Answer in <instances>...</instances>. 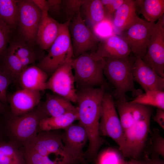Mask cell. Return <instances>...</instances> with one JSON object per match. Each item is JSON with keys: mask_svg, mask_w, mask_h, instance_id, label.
<instances>
[{"mask_svg": "<svg viewBox=\"0 0 164 164\" xmlns=\"http://www.w3.org/2000/svg\"><path fill=\"white\" fill-rule=\"evenodd\" d=\"M154 121L163 130L164 129V110L157 108L155 115L153 117Z\"/></svg>", "mask_w": 164, "mask_h": 164, "instance_id": "cell-38", "label": "cell"}, {"mask_svg": "<svg viewBox=\"0 0 164 164\" xmlns=\"http://www.w3.org/2000/svg\"><path fill=\"white\" fill-rule=\"evenodd\" d=\"M69 29L73 58L96 50L100 40L85 23L80 12L70 21Z\"/></svg>", "mask_w": 164, "mask_h": 164, "instance_id": "cell-10", "label": "cell"}, {"mask_svg": "<svg viewBox=\"0 0 164 164\" xmlns=\"http://www.w3.org/2000/svg\"><path fill=\"white\" fill-rule=\"evenodd\" d=\"M2 67L10 77L13 82H18L19 77L25 68L19 59L9 48L6 50Z\"/></svg>", "mask_w": 164, "mask_h": 164, "instance_id": "cell-27", "label": "cell"}, {"mask_svg": "<svg viewBox=\"0 0 164 164\" xmlns=\"http://www.w3.org/2000/svg\"><path fill=\"white\" fill-rule=\"evenodd\" d=\"M133 74L134 81L140 85L145 92L152 90L164 91V78L138 57H135Z\"/></svg>", "mask_w": 164, "mask_h": 164, "instance_id": "cell-16", "label": "cell"}, {"mask_svg": "<svg viewBox=\"0 0 164 164\" xmlns=\"http://www.w3.org/2000/svg\"><path fill=\"white\" fill-rule=\"evenodd\" d=\"M155 24L137 16L121 32L120 36L127 43L134 57H144Z\"/></svg>", "mask_w": 164, "mask_h": 164, "instance_id": "cell-9", "label": "cell"}, {"mask_svg": "<svg viewBox=\"0 0 164 164\" xmlns=\"http://www.w3.org/2000/svg\"><path fill=\"white\" fill-rule=\"evenodd\" d=\"M24 41H15L10 45L9 48L19 59L26 57H35L37 56L34 51Z\"/></svg>", "mask_w": 164, "mask_h": 164, "instance_id": "cell-31", "label": "cell"}, {"mask_svg": "<svg viewBox=\"0 0 164 164\" xmlns=\"http://www.w3.org/2000/svg\"><path fill=\"white\" fill-rule=\"evenodd\" d=\"M5 110V107L3 103L0 100V114L3 113Z\"/></svg>", "mask_w": 164, "mask_h": 164, "instance_id": "cell-42", "label": "cell"}, {"mask_svg": "<svg viewBox=\"0 0 164 164\" xmlns=\"http://www.w3.org/2000/svg\"><path fill=\"white\" fill-rule=\"evenodd\" d=\"M78 119L77 110L56 116L45 118L42 119L40 123L39 132L64 130Z\"/></svg>", "mask_w": 164, "mask_h": 164, "instance_id": "cell-23", "label": "cell"}, {"mask_svg": "<svg viewBox=\"0 0 164 164\" xmlns=\"http://www.w3.org/2000/svg\"><path fill=\"white\" fill-rule=\"evenodd\" d=\"M130 101L164 110V91L158 90L148 91L138 95Z\"/></svg>", "mask_w": 164, "mask_h": 164, "instance_id": "cell-28", "label": "cell"}, {"mask_svg": "<svg viewBox=\"0 0 164 164\" xmlns=\"http://www.w3.org/2000/svg\"><path fill=\"white\" fill-rule=\"evenodd\" d=\"M83 1L80 0L62 1V9L67 16V20L70 21L80 12Z\"/></svg>", "mask_w": 164, "mask_h": 164, "instance_id": "cell-32", "label": "cell"}, {"mask_svg": "<svg viewBox=\"0 0 164 164\" xmlns=\"http://www.w3.org/2000/svg\"><path fill=\"white\" fill-rule=\"evenodd\" d=\"M125 158L119 149L109 148L97 155L94 162L95 164H124Z\"/></svg>", "mask_w": 164, "mask_h": 164, "instance_id": "cell-29", "label": "cell"}, {"mask_svg": "<svg viewBox=\"0 0 164 164\" xmlns=\"http://www.w3.org/2000/svg\"><path fill=\"white\" fill-rule=\"evenodd\" d=\"M58 130L39 132L34 139L23 148L33 151L42 155L62 158L72 164H81L66 150L62 141V132Z\"/></svg>", "mask_w": 164, "mask_h": 164, "instance_id": "cell-8", "label": "cell"}, {"mask_svg": "<svg viewBox=\"0 0 164 164\" xmlns=\"http://www.w3.org/2000/svg\"><path fill=\"white\" fill-rule=\"evenodd\" d=\"M33 2L40 10L42 12H48V7L47 0H32Z\"/></svg>", "mask_w": 164, "mask_h": 164, "instance_id": "cell-39", "label": "cell"}, {"mask_svg": "<svg viewBox=\"0 0 164 164\" xmlns=\"http://www.w3.org/2000/svg\"><path fill=\"white\" fill-rule=\"evenodd\" d=\"M151 158L145 157V158L138 159H131L129 161L125 162L124 164H150Z\"/></svg>", "mask_w": 164, "mask_h": 164, "instance_id": "cell-40", "label": "cell"}, {"mask_svg": "<svg viewBox=\"0 0 164 164\" xmlns=\"http://www.w3.org/2000/svg\"><path fill=\"white\" fill-rule=\"evenodd\" d=\"M143 61L164 78V15L155 23Z\"/></svg>", "mask_w": 164, "mask_h": 164, "instance_id": "cell-12", "label": "cell"}, {"mask_svg": "<svg viewBox=\"0 0 164 164\" xmlns=\"http://www.w3.org/2000/svg\"><path fill=\"white\" fill-rule=\"evenodd\" d=\"M159 156L154 154L151 157V160L150 164H164V160L159 158Z\"/></svg>", "mask_w": 164, "mask_h": 164, "instance_id": "cell-41", "label": "cell"}, {"mask_svg": "<svg viewBox=\"0 0 164 164\" xmlns=\"http://www.w3.org/2000/svg\"><path fill=\"white\" fill-rule=\"evenodd\" d=\"M0 164H25L22 148L0 141Z\"/></svg>", "mask_w": 164, "mask_h": 164, "instance_id": "cell-25", "label": "cell"}, {"mask_svg": "<svg viewBox=\"0 0 164 164\" xmlns=\"http://www.w3.org/2000/svg\"><path fill=\"white\" fill-rule=\"evenodd\" d=\"M44 114L47 117L59 116L69 112L77 111V108L71 102L56 94L47 93L45 101L39 104Z\"/></svg>", "mask_w": 164, "mask_h": 164, "instance_id": "cell-20", "label": "cell"}, {"mask_svg": "<svg viewBox=\"0 0 164 164\" xmlns=\"http://www.w3.org/2000/svg\"><path fill=\"white\" fill-rule=\"evenodd\" d=\"M158 131H154L152 135V151L154 154L164 157V138Z\"/></svg>", "mask_w": 164, "mask_h": 164, "instance_id": "cell-35", "label": "cell"}, {"mask_svg": "<svg viewBox=\"0 0 164 164\" xmlns=\"http://www.w3.org/2000/svg\"><path fill=\"white\" fill-rule=\"evenodd\" d=\"M135 0H125L124 3L115 12L112 20L114 29L122 32L137 16Z\"/></svg>", "mask_w": 164, "mask_h": 164, "instance_id": "cell-21", "label": "cell"}, {"mask_svg": "<svg viewBox=\"0 0 164 164\" xmlns=\"http://www.w3.org/2000/svg\"><path fill=\"white\" fill-rule=\"evenodd\" d=\"M70 22L60 23L59 32L50 46L47 55L39 63L37 67L51 76L59 68L72 60L73 55L69 29Z\"/></svg>", "mask_w": 164, "mask_h": 164, "instance_id": "cell-6", "label": "cell"}, {"mask_svg": "<svg viewBox=\"0 0 164 164\" xmlns=\"http://www.w3.org/2000/svg\"><path fill=\"white\" fill-rule=\"evenodd\" d=\"M48 10V13L56 15H59L62 9V1L60 0H47Z\"/></svg>", "mask_w": 164, "mask_h": 164, "instance_id": "cell-37", "label": "cell"}, {"mask_svg": "<svg viewBox=\"0 0 164 164\" xmlns=\"http://www.w3.org/2000/svg\"><path fill=\"white\" fill-rule=\"evenodd\" d=\"M104 75L114 87V95L118 100L126 101V93L132 92L135 97L142 93L140 89L135 88L133 74L135 60L129 57L126 58H104Z\"/></svg>", "mask_w": 164, "mask_h": 164, "instance_id": "cell-3", "label": "cell"}, {"mask_svg": "<svg viewBox=\"0 0 164 164\" xmlns=\"http://www.w3.org/2000/svg\"><path fill=\"white\" fill-rule=\"evenodd\" d=\"M12 82L10 77L2 67H0V100L3 103L7 101V91Z\"/></svg>", "mask_w": 164, "mask_h": 164, "instance_id": "cell-33", "label": "cell"}, {"mask_svg": "<svg viewBox=\"0 0 164 164\" xmlns=\"http://www.w3.org/2000/svg\"><path fill=\"white\" fill-rule=\"evenodd\" d=\"M25 164H69L66 161L52 156L42 155L33 151L22 149Z\"/></svg>", "mask_w": 164, "mask_h": 164, "instance_id": "cell-30", "label": "cell"}, {"mask_svg": "<svg viewBox=\"0 0 164 164\" xmlns=\"http://www.w3.org/2000/svg\"><path fill=\"white\" fill-rule=\"evenodd\" d=\"M104 59H97L91 52L83 53L74 58L71 65L74 72L75 82L78 89L104 87L106 89L108 84L104 74Z\"/></svg>", "mask_w": 164, "mask_h": 164, "instance_id": "cell-5", "label": "cell"}, {"mask_svg": "<svg viewBox=\"0 0 164 164\" xmlns=\"http://www.w3.org/2000/svg\"><path fill=\"white\" fill-rule=\"evenodd\" d=\"M41 98L39 91L24 89L16 91L7 99L11 114L18 116L29 112L39 104Z\"/></svg>", "mask_w": 164, "mask_h": 164, "instance_id": "cell-17", "label": "cell"}, {"mask_svg": "<svg viewBox=\"0 0 164 164\" xmlns=\"http://www.w3.org/2000/svg\"><path fill=\"white\" fill-rule=\"evenodd\" d=\"M42 13L36 42L41 48L46 50L50 48L57 37L60 23L50 17L48 12Z\"/></svg>", "mask_w": 164, "mask_h": 164, "instance_id": "cell-18", "label": "cell"}, {"mask_svg": "<svg viewBox=\"0 0 164 164\" xmlns=\"http://www.w3.org/2000/svg\"><path fill=\"white\" fill-rule=\"evenodd\" d=\"M62 139L65 149L69 153L81 164H88L83 151L88 138L86 130L82 126L79 124H72L64 129Z\"/></svg>", "mask_w": 164, "mask_h": 164, "instance_id": "cell-14", "label": "cell"}, {"mask_svg": "<svg viewBox=\"0 0 164 164\" xmlns=\"http://www.w3.org/2000/svg\"><path fill=\"white\" fill-rule=\"evenodd\" d=\"M72 61L57 69L47 80L46 89L54 94L76 103L77 91L71 62Z\"/></svg>", "mask_w": 164, "mask_h": 164, "instance_id": "cell-13", "label": "cell"}, {"mask_svg": "<svg viewBox=\"0 0 164 164\" xmlns=\"http://www.w3.org/2000/svg\"><path fill=\"white\" fill-rule=\"evenodd\" d=\"M18 0H0V20L13 28L18 25Z\"/></svg>", "mask_w": 164, "mask_h": 164, "instance_id": "cell-26", "label": "cell"}, {"mask_svg": "<svg viewBox=\"0 0 164 164\" xmlns=\"http://www.w3.org/2000/svg\"><path fill=\"white\" fill-rule=\"evenodd\" d=\"M106 89L104 87L78 89L77 91V107L78 124L86 130L89 145L84 153L89 161L96 158L104 142L101 135L99 125L102 103Z\"/></svg>", "mask_w": 164, "mask_h": 164, "instance_id": "cell-2", "label": "cell"}, {"mask_svg": "<svg viewBox=\"0 0 164 164\" xmlns=\"http://www.w3.org/2000/svg\"><path fill=\"white\" fill-rule=\"evenodd\" d=\"M18 4L17 25L19 32L24 41L29 44H33L36 42L42 12L32 0H19Z\"/></svg>", "mask_w": 164, "mask_h": 164, "instance_id": "cell-11", "label": "cell"}, {"mask_svg": "<svg viewBox=\"0 0 164 164\" xmlns=\"http://www.w3.org/2000/svg\"><path fill=\"white\" fill-rule=\"evenodd\" d=\"M48 77L47 74L38 67L27 66L21 73L18 83L21 89L43 91L47 89Z\"/></svg>", "mask_w": 164, "mask_h": 164, "instance_id": "cell-19", "label": "cell"}, {"mask_svg": "<svg viewBox=\"0 0 164 164\" xmlns=\"http://www.w3.org/2000/svg\"><path fill=\"white\" fill-rule=\"evenodd\" d=\"M2 136V132L1 129L0 128V141H1Z\"/></svg>", "mask_w": 164, "mask_h": 164, "instance_id": "cell-43", "label": "cell"}, {"mask_svg": "<svg viewBox=\"0 0 164 164\" xmlns=\"http://www.w3.org/2000/svg\"><path fill=\"white\" fill-rule=\"evenodd\" d=\"M152 107L125 101L117 111L123 132L125 158L141 159L150 130Z\"/></svg>", "mask_w": 164, "mask_h": 164, "instance_id": "cell-1", "label": "cell"}, {"mask_svg": "<svg viewBox=\"0 0 164 164\" xmlns=\"http://www.w3.org/2000/svg\"><path fill=\"white\" fill-rule=\"evenodd\" d=\"M46 118L39 104L24 114L15 116L11 114L5 125L9 141L19 148L25 147L36 136L41 121Z\"/></svg>", "mask_w": 164, "mask_h": 164, "instance_id": "cell-4", "label": "cell"}, {"mask_svg": "<svg viewBox=\"0 0 164 164\" xmlns=\"http://www.w3.org/2000/svg\"><path fill=\"white\" fill-rule=\"evenodd\" d=\"M109 15H113L115 12L124 3L125 0H101Z\"/></svg>", "mask_w": 164, "mask_h": 164, "instance_id": "cell-36", "label": "cell"}, {"mask_svg": "<svg viewBox=\"0 0 164 164\" xmlns=\"http://www.w3.org/2000/svg\"><path fill=\"white\" fill-rule=\"evenodd\" d=\"M136 7L146 21L152 22L158 20L164 15V0H135Z\"/></svg>", "mask_w": 164, "mask_h": 164, "instance_id": "cell-24", "label": "cell"}, {"mask_svg": "<svg viewBox=\"0 0 164 164\" xmlns=\"http://www.w3.org/2000/svg\"><path fill=\"white\" fill-rule=\"evenodd\" d=\"M80 9L91 28L110 18L101 0H83Z\"/></svg>", "mask_w": 164, "mask_h": 164, "instance_id": "cell-22", "label": "cell"}, {"mask_svg": "<svg viewBox=\"0 0 164 164\" xmlns=\"http://www.w3.org/2000/svg\"><path fill=\"white\" fill-rule=\"evenodd\" d=\"M12 28L0 20V56L5 53Z\"/></svg>", "mask_w": 164, "mask_h": 164, "instance_id": "cell-34", "label": "cell"}, {"mask_svg": "<svg viewBox=\"0 0 164 164\" xmlns=\"http://www.w3.org/2000/svg\"><path fill=\"white\" fill-rule=\"evenodd\" d=\"M99 130L101 135L112 139L123 155L125 151L123 132L112 95L105 92L103 98Z\"/></svg>", "mask_w": 164, "mask_h": 164, "instance_id": "cell-7", "label": "cell"}, {"mask_svg": "<svg viewBox=\"0 0 164 164\" xmlns=\"http://www.w3.org/2000/svg\"><path fill=\"white\" fill-rule=\"evenodd\" d=\"M96 59L127 58L132 53L126 42L120 36L113 35L100 40L96 50L91 52Z\"/></svg>", "mask_w": 164, "mask_h": 164, "instance_id": "cell-15", "label": "cell"}]
</instances>
